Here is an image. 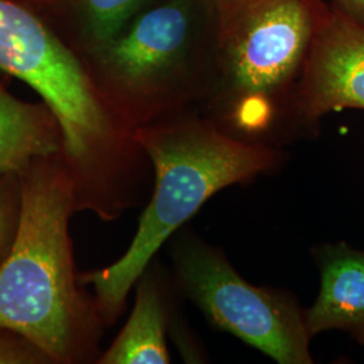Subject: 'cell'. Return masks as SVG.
<instances>
[{
  "label": "cell",
  "instance_id": "obj_11",
  "mask_svg": "<svg viewBox=\"0 0 364 364\" xmlns=\"http://www.w3.org/2000/svg\"><path fill=\"white\" fill-rule=\"evenodd\" d=\"M21 208V177L7 174L0 177V262L13 243Z\"/></svg>",
  "mask_w": 364,
  "mask_h": 364
},
{
  "label": "cell",
  "instance_id": "obj_3",
  "mask_svg": "<svg viewBox=\"0 0 364 364\" xmlns=\"http://www.w3.org/2000/svg\"><path fill=\"white\" fill-rule=\"evenodd\" d=\"M219 15L207 0H156L115 37L77 55L109 112L134 131L197 109Z\"/></svg>",
  "mask_w": 364,
  "mask_h": 364
},
{
  "label": "cell",
  "instance_id": "obj_6",
  "mask_svg": "<svg viewBox=\"0 0 364 364\" xmlns=\"http://www.w3.org/2000/svg\"><path fill=\"white\" fill-rule=\"evenodd\" d=\"M346 108L364 109V26L328 6L299 76L291 111L312 123Z\"/></svg>",
  "mask_w": 364,
  "mask_h": 364
},
{
  "label": "cell",
  "instance_id": "obj_8",
  "mask_svg": "<svg viewBox=\"0 0 364 364\" xmlns=\"http://www.w3.org/2000/svg\"><path fill=\"white\" fill-rule=\"evenodd\" d=\"M321 287L304 314L309 338L329 329L364 328V252L338 243L320 252Z\"/></svg>",
  "mask_w": 364,
  "mask_h": 364
},
{
  "label": "cell",
  "instance_id": "obj_14",
  "mask_svg": "<svg viewBox=\"0 0 364 364\" xmlns=\"http://www.w3.org/2000/svg\"><path fill=\"white\" fill-rule=\"evenodd\" d=\"M219 15V19L225 14L230 13L242 0H207Z\"/></svg>",
  "mask_w": 364,
  "mask_h": 364
},
{
  "label": "cell",
  "instance_id": "obj_4",
  "mask_svg": "<svg viewBox=\"0 0 364 364\" xmlns=\"http://www.w3.org/2000/svg\"><path fill=\"white\" fill-rule=\"evenodd\" d=\"M326 7L323 0H242L221 16L197 111L236 138L266 144L278 117L291 109Z\"/></svg>",
  "mask_w": 364,
  "mask_h": 364
},
{
  "label": "cell",
  "instance_id": "obj_9",
  "mask_svg": "<svg viewBox=\"0 0 364 364\" xmlns=\"http://www.w3.org/2000/svg\"><path fill=\"white\" fill-rule=\"evenodd\" d=\"M64 134L52 109L15 97L0 81V177L21 176L39 158L61 156Z\"/></svg>",
  "mask_w": 364,
  "mask_h": 364
},
{
  "label": "cell",
  "instance_id": "obj_2",
  "mask_svg": "<svg viewBox=\"0 0 364 364\" xmlns=\"http://www.w3.org/2000/svg\"><path fill=\"white\" fill-rule=\"evenodd\" d=\"M153 170V189L124 254L99 270L78 274L91 285L105 328L122 316L131 290L158 251L223 189L251 181L278 164V151L220 129L189 109L134 131Z\"/></svg>",
  "mask_w": 364,
  "mask_h": 364
},
{
  "label": "cell",
  "instance_id": "obj_7",
  "mask_svg": "<svg viewBox=\"0 0 364 364\" xmlns=\"http://www.w3.org/2000/svg\"><path fill=\"white\" fill-rule=\"evenodd\" d=\"M169 279L154 260L136 281L135 305L127 323L97 364H169Z\"/></svg>",
  "mask_w": 364,
  "mask_h": 364
},
{
  "label": "cell",
  "instance_id": "obj_5",
  "mask_svg": "<svg viewBox=\"0 0 364 364\" xmlns=\"http://www.w3.org/2000/svg\"><path fill=\"white\" fill-rule=\"evenodd\" d=\"M169 243L173 285L212 326L277 363H312L305 317L287 294L250 284L220 250L183 227Z\"/></svg>",
  "mask_w": 364,
  "mask_h": 364
},
{
  "label": "cell",
  "instance_id": "obj_1",
  "mask_svg": "<svg viewBox=\"0 0 364 364\" xmlns=\"http://www.w3.org/2000/svg\"><path fill=\"white\" fill-rule=\"evenodd\" d=\"M19 177L18 225L0 262V326L28 338L53 364L97 363L105 326L75 269L73 182L60 154L39 158Z\"/></svg>",
  "mask_w": 364,
  "mask_h": 364
},
{
  "label": "cell",
  "instance_id": "obj_13",
  "mask_svg": "<svg viewBox=\"0 0 364 364\" xmlns=\"http://www.w3.org/2000/svg\"><path fill=\"white\" fill-rule=\"evenodd\" d=\"M332 6L364 26V0H333Z\"/></svg>",
  "mask_w": 364,
  "mask_h": 364
},
{
  "label": "cell",
  "instance_id": "obj_12",
  "mask_svg": "<svg viewBox=\"0 0 364 364\" xmlns=\"http://www.w3.org/2000/svg\"><path fill=\"white\" fill-rule=\"evenodd\" d=\"M0 364H53V362L28 338L0 326Z\"/></svg>",
  "mask_w": 364,
  "mask_h": 364
},
{
  "label": "cell",
  "instance_id": "obj_10",
  "mask_svg": "<svg viewBox=\"0 0 364 364\" xmlns=\"http://www.w3.org/2000/svg\"><path fill=\"white\" fill-rule=\"evenodd\" d=\"M156 0H52L42 19L81 55L115 37L134 15Z\"/></svg>",
  "mask_w": 364,
  "mask_h": 364
}]
</instances>
